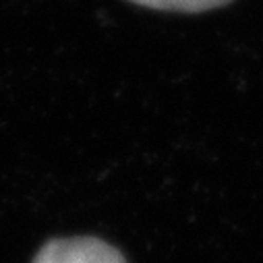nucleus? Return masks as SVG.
Segmentation results:
<instances>
[{
    "label": "nucleus",
    "mask_w": 263,
    "mask_h": 263,
    "mask_svg": "<svg viewBox=\"0 0 263 263\" xmlns=\"http://www.w3.org/2000/svg\"><path fill=\"white\" fill-rule=\"evenodd\" d=\"M33 263H126L122 253L93 236L56 238L46 242Z\"/></svg>",
    "instance_id": "f257e3e1"
},
{
    "label": "nucleus",
    "mask_w": 263,
    "mask_h": 263,
    "mask_svg": "<svg viewBox=\"0 0 263 263\" xmlns=\"http://www.w3.org/2000/svg\"><path fill=\"white\" fill-rule=\"evenodd\" d=\"M135 5L158 9V11H182V13H201L224 7L232 0H130Z\"/></svg>",
    "instance_id": "f03ea898"
}]
</instances>
